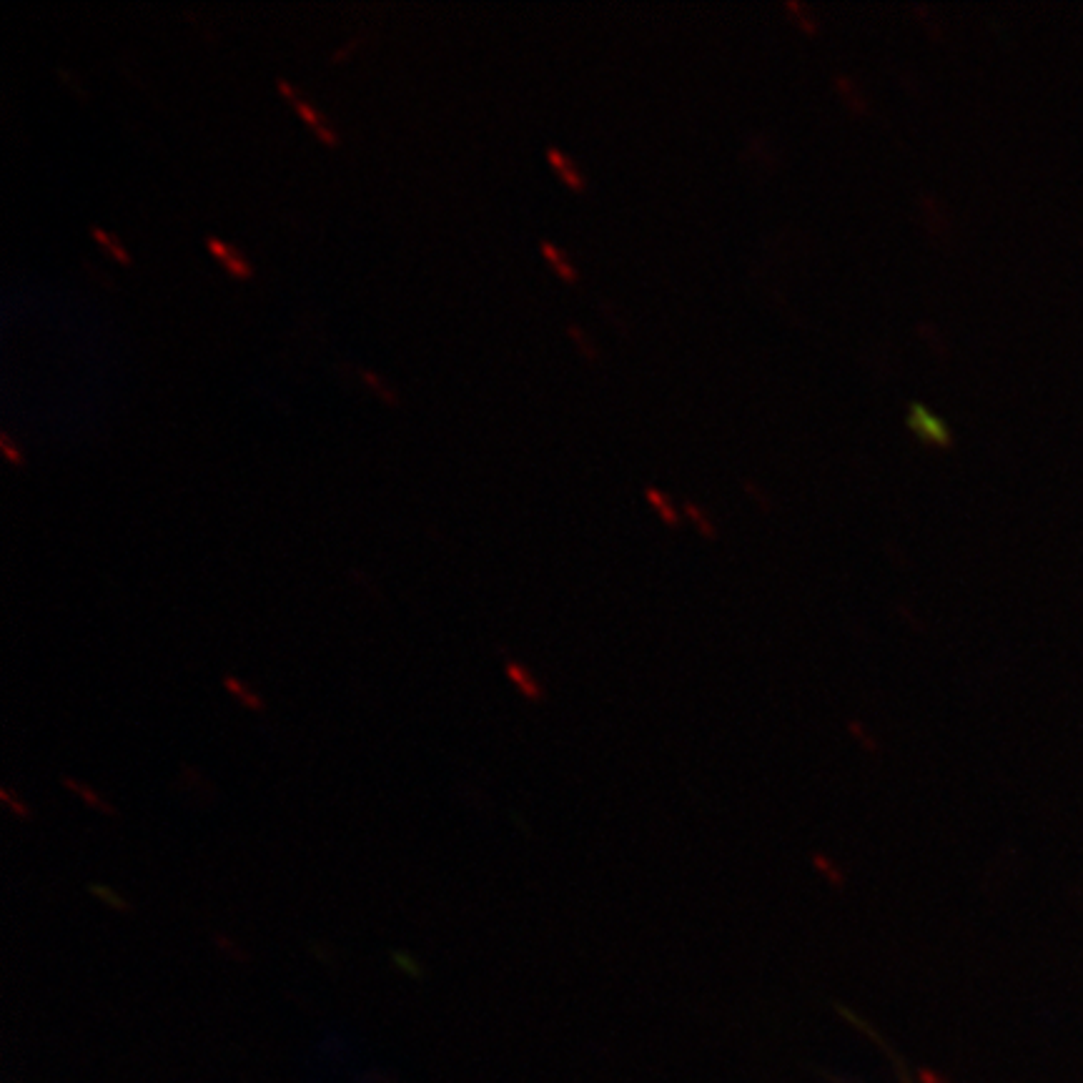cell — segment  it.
I'll return each mask as SVG.
<instances>
[{"label":"cell","mask_w":1083,"mask_h":1083,"mask_svg":"<svg viewBox=\"0 0 1083 1083\" xmlns=\"http://www.w3.org/2000/svg\"><path fill=\"white\" fill-rule=\"evenodd\" d=\"M906 424L923 444H931V447H938V449L953 447V434H951V429H948V424L943 422L941 417H936L926 404L913 402L911 407H908Z\"/></svg>","instance_id":"6da1fadb"},{"label":"cell","mask_w":1083,"mask_h":1083,"mask_svg":"<svg viewBox=\"0 0 1083 1083\" xmlns=\"http://www.w3.org/2000/svg\"><path fill=\"white\" fill-rule=\"evenodd\" d=\"M206 246H209L211 254L216 256V259L221 261V266H224L226 271H229L231 276H239V279H246V276H251V264L249 259H246L241 251H236L234 246H229L226 241L216 239V236H209L206 239Z\"/></svg>","instance_id":"7a4b0ae2"},{"label":"cell","mask_w":1083,"mask_h":1083,"mask_svg":"<svg viewBox=\"0 0 1083 1083\" xmlns=\"http://www.w3.org/2000/svg\"><path fill=\"white\" fill-rule=\"evenodd\" d=\"M547 161H550V166L555 168L557 176L562 178V184L570 186L572 191H585L587 189L585 173H582L580 168H577L575 163H572V158L567 156L565 151L550 146V148H547Z\"/></svg>","instance_id":"3957f363"},{"label":"cell","mask_w":1083,"mask_h":1083,"mask_svg":"<svg viewBox=\"0 0 1083 1083\" xmlns=\"http://www.w3.org/2000/svg\"><path fill=\"white\" fill-rule=\"evenodd\" d=\"M291 103H294L296 113H299V116H301V118H304V121H306V123H309V126H311V128H314V131H316V136H319V138H321V141H324V143H329V146H334V143H336V133H334V131H331V128H329V123H326V121H324V116H321V113H319V111H316V108H314V106H311V103H306V101H304V98H299V96H294V98H291Z\"/></svg>","instance_id":"277c9868"},{"label":"cell","mask_w":1083,"mask_h":1083,"mask_svg":"<svg viewBox=\"0 0 1083 1083\" xmlns=\"http://www.w3.org/2000/svg\"><path fill=\"white\" fill-rule=\"evenodd\" d=\"M539 249H542V254H545V259L550 261L552 269L557 271V274L562 276V281H570V284H575L577 281V271L575 266L570 264V259H567V254L562 249H557L552 241H542L539 244Z\"/></svg>","instance_id":"5b68a950"},{"label":"cell","mask_w":1083,"mask_h":1083,"mask_svg":"<svg viewBox=\"0 0 1083 1083\" xmlns=\"http://www.w3.org/2000/svg\"><path fill=\"white\" fill-rule=\"evenodd\" d=\"M91 234H93V239H96L98 244H101L103 249H106L108 254L113 256V259H118V261H121V264H128V261H131V256H128V251L123 249L121 241L113 239V236L108 234L106 229H101V226H98V224H93V226H91Z\"/></svg>","instance_id":"8992f818"},{"label":"cell","mask_w":1083,"mask_h":1083,"mask_svg":"<svg viewBox=\"0 0 1083 1083\" xmlns=\"http://www.w3.org/2000/svg\"><path fill=\"white\" fill-rule=\"evenodd\" d=\"M224 685H226V690H229L231 695L239 697V700L244 702V705L249 707V710H264V700H261V697H256V695H251V692L246 690L244 682L234 680V677H226Z\"/></svg>","instance_id":"52a82bcc"},{"label":"cell","mask_w":1083,"mask_h":1083,"mask_svg":"<svg viewBox=\"0 0 1083 1083\" xmlns=\"http://www.w3.org/2000/svg\"><path fill=\"white\" fill-rule=\"evenodd\" d=\"M66 788H68V790H73V793H76L78 798L86 800V803L91 805V808L103 810V813H113L111 805H106V800H103L101 795H96V793H93V790H88L83 783H76V780H66Z\"/></svg>","instance_id":"ba28073f"},{"label":"cell","mask_w":1083,"mask_h":1083,"mask_svg":"<svg viewBox=\"0 0 1083 1083\" xmlns=\"http://www.w3.org/2000/svg\"><path fill=\"white\" fill-rule=\"evenodd\" d=\"M645 497H647V502H650L652 507H655L657 512H660L662 517H665V522H667V524H677V514H675V509H672V504H670V499H667V494L657 492V489H647Z\"/></svg>","instance_id":"9c48e42d"},{"label":"cell","mask_w":1083,"mask_h":1083,"mask_svg":"<svg viewBox=\"0 0 1083 1083\" xmlns=\"http://www.w3.org/2000/svg\"><path fill=\"white\" fill-rule=\"evenodd\" d=\"M507 672H509V677H512V680H514V685H517L519 690L524 692V695H529V697H537V695H539L537 685H534L532 677L527 675V670H524V667H519V665H514V662H509V665H507Z\"/></svg>","instance_id":"30bf717a"},{"label":"cell","mask_w":1083,"mask_h":1083,"mask_svg":"<svg viewBox=\"0 0 1083 1083\" xmlns=\"http://www.w3.org/2000/svg\"><path fill=\"white\" fill-rule=\"evenodd\" d=\"M785 8H788L790 13H795V21H798V26L803 28L805 33H810V36H813V33L818 31V23H813V18L808 16V8L798 6V3H788Z\"/></svg>","instance_id":"8fae6325"},{"label":"cell","mask_w":1083,"mask_h":1083,"mask_svg":"<svg viewBox=\"0 0 1083 1083\" xmlns=\"http://www.w3.org/2000/svg\"><path fill=\"white\" fill-rule=\"evenodd\" d=\"M0 447H3V452H6L8 462H13V464H23V454H21V449H16V444H13V439H11V437H8V434H6V432L0 434Z\"/></svg>","instance_id":"7c38bea8"},{"label":"cell","mask_w":1083,"mask_h":1083,"mask_svg":"<svg viewBox=\"0 0 1083 1083\" xmlns=\"http://www.w3.org/2000/svg\"><path fill=\"white\" fill-rule=\"evenodd\" d=\"M0 798L6 800V808H11L13 813H16V818H23V820H26L28 815H31V813H28L26 803H23V800H18V798H13L11 790H3V795H0Z\"/></svg>","instance_id":"4fadbf2b"},{"label":"cell","mask_w":1083,"mask_h":1083,"mask_svg":"<svg viewBox=\"0 0 1083 1083\" xmlns=\"http://www.w3.org/2000/svg\"><path fill=\"white\" fill-rule=\"evenodd\" d=\"M91 890L98 895V898L108 900V906H111V908H118V911H128L126 900H123V898H116V895H113L108 888H103V885H101V888H98V885H93Z\"/></svg>","instance_id":"5bb4252c"},{"label":"cell","mask_w":1083,"mask_h":1083,"mask_svg":"<svg viewBox=\"0 0 1083 1083\" xmlns=\"http://www.w3.org/2000/svg\"><path fill=\"white\" fill-rule=\"evenodd\" d=\"M361 377L367 379V384H369V387H372V389H374V392H377V394H382V397H384V399H387V402H389V404H394V394H392V392H389V389H387V387H384V382H382V379H377V377H374V374H372V372H361Z\"/></svg>","instance_id":"9a60e30c"},{"label":"cell","mask_w":1083,"mask_h":1083,"mask_svg":"<svg viewBox=\"0 0 1083 1083\" xmlns=\"http://www.w3.org/2000/svg\"><path fill=\"white\" fill-rule=\"evenodd\" d=\"M570 334L577 339V346H580V349H585V356H587V359H592V356H595V349H590V346H587V336H585V334H580V329H577L575 324L570 326Z\"/></svg>","instance_id":"2e32d148"}]
</instances>
